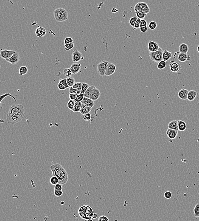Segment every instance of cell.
I'll use <instances>...</instances> for the list:
<instances>
[{
    "label": "cell",
    "mask_w": 199,
    "mask_h": 221,
    "mask_svg": "<svg viewBox=\"0 0 199 221\" xmlns=\"http://www.w3.org/2000/svg\"><path fill=\"white\" fill-rule=\"evenodd\" d=\"M50 168L52 172L53 176L58 178L59 184L63 185L67 182L68 180V173L61 164H54L51 166Z\"/></svg>",
    "instance_id": "cell-1"
},
{
    "label": "cell",
    "mask_w": 199,
    "mask_h": 221,
    "mask_svg": "<svg viewBox=\"0 0 199 221\" xmlns=\"http://www.w3.org/2000/svg\"><path fill=\"white\" fill-rule=\"evenodd\" d=\"M78 213L81 218L85 220L90 219L94 214L92 208L88 206H82L80 207Z\"/></svg>",
    "instance_id": "cell-2"
},
{
    "label": "cell",
    "mask_w": 199,
    "mask_h": 221,
    "mask_svg": "<svg viewBox=\"0 0 199 221\" xmlns=\"http://www.w3.org/2000/svg\"><path fill=\"white\" fill-rule=\"evenodd\" d=\"M54 18L57 22H64L68 19V10L62 8H58L54 11Z\"/></svg>",
    "instance_id": "cell-3"
},
{
    "label": "cell",
    "mask_w": 199,
    "mask_h": 221,
    "mask_svg": "<svg viewBox=\"0 0 199 221\" xmlns=\"http://www.w3.org/2000/svg\"><path fill=\"white\" fill-rule=\"evenodd\" d=\"M8 114L11 115L21 114L25 116L24 106L21 104L12 105L9 108Z\"/></svg>",
    "instance_id": "cell-4"
},
{
    "label": "cell",
    "mask_w": 199,
    "mask_h": 221,
    "mask_svg": "<svg viewBox=\"0 0 199 221\" xmlns=\"http://www.w3.org/2000/svg\"><path fill=\"white\" fill-rule=\"evenodd\" d=\"M164 50L160 47L159 50L156 52H153L149 53V56L150 60L155 62H159L163 60V53Z\"/></svg>",
    "instance_id": "cell-5"
},
{
    "label": "cell",
    "mask_w": 199,
    "mask_h": 221,
    "mask_svg": "<svg viewBox=\"0 0 199 221\" xmlns=\"http://www.w3.org/2000/svg\"><path fill=\"white\" fill-rule=\"evenodd\" d=\"M134 11L135 12H142L147 14L150 12V10L147 3L140 2L136 4L134 7Z\"/></svg>",
    "instance_id": "cell-6"
},
{
    "label": "cell",
    "mask_w": 199,
    "mask_h": 221,
    "mask_svg": "<svg viewBox=\"0 0 199 221\" xmlns=\"http://www.w3.org/2000/svg\"><path fill=\"white\" fill-rule=\"evenodd\" d=\"M24 116V115H11L7 114L6 120L8 123L11 124H14L21 121Z\"/></svg>",
    "instance_id": "cell-7"
},
{
    "label": "cell",
    "mask_w": 199,
    "mask_h": 221,
    "mask_svg": "<svg viewBox=\"0 0 199 221\" xmlns=\"http://www.w3.org/2000/svg\"><path fill=\"white\" fill-rule=\"evenodd\" d=\"M108 62L107 61H103L99 62L97 65L98 73L101 76H105L106 67Z\"/></svg>",
    "instance_id": "cell-8"
},
{
    "label": "cell",
    "mask_w": 199,
    "mask_h": 221,
    "mask_svg": "<svg viewBox=\"0 0 199 221\" xmlns=\"http://www.w3.org/2000/svg\"><path fill=\"white\" fill-rule=\"evenodd\" d=\"M116 67L115 64L111 62H108L106 67L105 75L107 76H110V75H113L116 72Z\"/></svg>",
    "instance_id": "cell-9"
},
{
    "label": "cell",
    "mask_w": 199,
    "mask_h": 221,
    "mask_svg": "<svg viewBox=\"0 0 199 221\" xmlns=\"http://www.w3.org/2000/svg\"><path fill=\"white\" fill-rule=\"evenodd\" d=\"M15 51L10 50H2L0 52V56L1 58L7 60L10 58L13 54L15 52Z\"/></svg>",
    "instance_id": "cell-10"
},
{
    "label": "cell",
    "mask_w": 199,
    "mask_h": 221,
    "mask_svg": "<svg viewBox=\"0 0 199 221\" xmlns=\"http://www.w3.org/2000/svg\"><path fill=\"white\" fill-rule=\"evenodd\" d=\"M84 57L82 53L79 50H73L72 54V60L74 63L79 62L81 60L83 59Z\"/></svg>",
    "instance_id": "cell-11"
},
{
    "label": "cell",
    "mask_w": 199,
    "mask_h": 221,
    "mask_svg": "<svg viewBox=\"0 0 199 221\" xmlns=\"http://www.w3.org/2000/svg\"><path fill=\"white\" fill-rule=\"evenodd\" d=\"M20 59V54L16 52L10 58L6 60V61L12 65H15L19 62Z\"/></svg>",
    "instance_id": "cell-12"
},
{
    "label": "cell",
    "mask_w": 199,
    "mask_h": 221,
    "mask_svg": "<svg viewBox=\"0 0 199 221\" xmlns=\"http://www.w3.org/2000/svg\"><path fill=\"white\" fill-rule=\"evenodd\" d=\"M170 68L171 71L173 72H178L181 69L180 64L178 62L171 61L170 65Z\"/></svg>",
    "instance_id": "cell-13"
},
{
    "label": "cell",
    "mask_w": 199,
    "mask_h": 221,
    "mask_svg": "<svg viewBox=\"0 0 199 221\" xmlns=\"http://www.w3.org/2000/svg\"><path fill=\"white\" fill-rule=\"evenodd\" d=\"M159 48L158 44L154 41L150 40L149 42L148 48L150 52H156L159 50Z\"/></svg>",
    "instance_id": "cell-14"
},
{
    "label": "cell",
    "mask_w": 199,
    "mask_h": 221,
    "mask_svg": "<svg viewBox=\"0 0 199 221\" xmlns=\"http://www.w3.org/2000/svg\"><path fill=\"white\" fill-rule=\"evenodd\" d=\"M100 91L97 88L95 87L90 95V99L93 101L97 100L100 96Z\"/></svg>",
    "instance_id": "cell-15"
},
{
    "label": "cell",
    "mask_w": 199,
    "mask_h": 221,
    "mask_svg": "<svg viewBox=\"0 0 199 221\" xmlns=\"http://www.w3.org/2000/svg\"><path fill=\"white\" fill-rule=\"evenodd\" d=\"M188 90L185 88H182L180 90L178 93V96L183 100H186L188 99V95L189 93Z\"/></svg>",
    "instance_id": "cell-16"
},
{
    "label": "cell",
    "mask_w": 199,
    "mask_h": 221,
    "mask_svg": "<svg viewBox=\"0 0 199 221\" xmlns=\"http://www.w3.org/2000/svg\"><path fill=\"white\" fill-rule=\"evenodd\" d=\"M178 133V130H175L168 128L167 131V135L170 139L173 140L177 138Z\"/></svg>",
    "instance_id": "cell-17"
},
{
    "label": "cell",
    "mask_w": 199,
    "mask_h": 221,
    "mask_svg": "<svg viewBox=\"0 0 199 221\" xmlns=\"http://www.w3.org/2000/svg\"><path fill=\"white\" fill-rule=\"evenodd\" d=\"M46 33V31L45 28L42 27L38 26L35 30V34L38 38H42L45 36Z\"/></svg>",
    "instance_id": "cell-18"
},
{
    "label": "cell",
    "mask_w": 199,
    "mask_h": 221,
    "mask_svg": "<svg viewBox=\"0 0 199 221\" xmlns=\"http://www.w3.org/2000/svg\"><path fill=\"white\" fill-rule=\"evenodd\" d=\"M178 60L181 62H184L186 61L190 60L191 58L190 56L188 55L187 54L180 53L178 54Z\"/></svg>",
    "instance_id": "cell-19"
},
{
    "label": "cell",
    "mask_w": 199,
    "mask_h": 221,
    "mask_svg": "<svg viewBox=\"0 0 199 221\" xmlns=\"http://www.w3.org/2000/svg\"><path fill=\"white\" fill-rule=\"evenodd\" d=\"M81 65L80 64L73 63L72 64L70 67V70L72 71V73L73 74H77L81 70Z\"/></svg>",
    "instance_id": "cell-20"
},
{
    "label": "cell",
    "mask_w": 199,
    "mask_h": 221,
    "mask_svg": "<svg viewBox=\"0 0 199 221\" xmlns=\"http://www.w3.org/2000/svg\"><path fill=\"white\" fill-rule=\"evenodd\" d=\"M81 102L82 104H83L84 105H86V106H89L91 108H93L94 106V101L93 100L90 98H85V97H84Z\"/></svg>",
    "instance_id": "cell-21"
},
{
    "label": "cell",
    "mask_w": 199,
    "mask_h": 221,
    "mask_svg": "<svg viewBox=\"0 0 199 221\" xmlns=\"http://www.w3.org/2000/svg\"><path fill=\"white\" fill-rule=\"evenodd\" d=\"M91 110L92 108L86 105H84L83 104H82V107L80 113L82 115L85 114H87L91 112Z\"/></svg>",
    "instance_id": "cell-22"
},
{
    "label": "cell",
    "mask_w": 199,
    "mask_h": 221,
    "mask_svg": "<svg viewBox=\"0 0 199 221\" xmlns=\"http://www.w3.org/2000/svg\"><path fill=\"white\" fill-rule=\"evenodd\" d=\"M168 128L169 129L178 130V121L177 120L172 121L169 123L168 125Z\"/></svg>",
    "instance_id": "cell-23"
},
{
    "label": "cell",
    "mask_w": 199,
    "mask_h": 221,
    "mask_svg": "<svg viewBox=\"0 0 199 221\" xmlns=\"http://www.w3.org/2000/svg\"><path fill=\"white\" fill-rule=\"evenodd\" d=\"M172 52H169L167 50H165L163 52V59L164 61H168L169 60H170L172 57Z\"/></svg>",
    "instance_id": "cell-24"
},
{
    "label": "cell",
    "mask_w": 199,
    "mask_h": 221,
    "mask_svg": "<svg viewBox=\"0 0 199 221\" xmlns=\"http://www.w3.org/2000/svg\"><path fill=\"white\" fill-rule=\"evenodd\" d=\"M189 48L188 46L186 44H182L179 47V50L180 53H181L187 54L189 51Z\"/></svg>",
    "instance_id": "cell-25"
},
{
    "label": "cell",
    "mask_w": 199,
    "mask_h": 221,
    "mask_svg": "<svg viewBox=\"0 0 199 221\" xmlns=\"http://www.w3.org/2000/svg\"><path fill=\"white\" fill-rule=\"evenodd\" d=\"M178 121V130L180 132H184L187 129V125L186 123L183 120Z\"/></svg>",
    "instance_id": "cell-26"
},
{
    "label": "cell",
    "mask_w": 199,
    "mask_h": 221,
    "mask_svg": "<svg viewBox=\"0 0 199 221\" xmlns=\"http://www.w3.org/2000/svg\"><path fill=\"white\" fill-rule=\"evenodd\" d=\"M197 95V93L196 91L191 90L189 92L188 95V100L189 101H192L195 99Z\"/></svg>",
    "instance_id": "cell-27"
},
{
    "label": "cell",
    "mask_w": 199,
    "mask_h": 221,
    "mask_svg": "<svg viewBox=\"0 0 199 221\" xmlns=\"http://www.w3.org/2000/svg\"><path fill=\"white\" fill-rule=\"evenodd\" d=\"M95 86H90L87 91L84 93V96L85 98H90V95L92 94V91L93 90V88Z\"/></svg>",
    "instance_id": "cell-28"
},
{
    "label": "cell",
    "mask_w": 199,
    "mask_h": 221,
    "mask_svg": "<svg viewBox=\"0 0 199 221\" xmlns=\"http://www.w3.org/2000/svg\"><path fill=\"white\" fill-rule=\"evenodd\" d=\"M81 102H75V106L73 112H80L82 107Z\"/></svg>",
    "instance_id": "cell-29"
},
{
    "label": "cell",
    "mask_w": 199,
    "mask_h": 221,
    "mask_svg": "<svg viewBox=\"0 0 199 221\" xmlns=\"http://www.w3.org/2000/svg\"><path fill=\"white\" fill-rule=\"evenodd\" d=\"M67 82L69 87H73L74 84L76 83L74 78L73 76H69L66 78Z\"/></svg>",
    "instance_id": "cell-30"
},
{
    "label": "cell",
    "mask_w": 199,
    "mask_h": 221,
    "mask_svg": "<svg viewBox=\"0 0 199 221\" xmlns=\"http://www.w3.org/2000/svg\"><path fill=\"white\" fill-rule=\"evenodd\" d=\"M28 68L25 66H22L20 67L19 70V74L20 76L25 75L28 72Z\"/></svg>",
    "instance_id": "cell-31"
},
{
    "label": "cell",
    "mask_w": 199,
    "mask_h": 221,
    "mask_svg": "<svg viewBox=\"0 0 199 221\" xmlns=\"http://www.w3.org/2000/svg\"><path fill=\"white\" fill-rule=\"evenodd\" d=\"M167 61H164V60H163L161 62H158V64L157 65V68L158 70H164V68H165L167 66Z\"/></svg>",
    "instance_id": "cell-32"
},
{
    "label": "cell",
    "mask_w": 199,
    "mask_h": 221,
    "mask_svg": "<svg viewBox=\"0 0 199 221\" xmlns=\"http://www.w3.org/2000/svg\"><path fill=\"white\" fill-rule=\"evenodd\" d=\"M136 16L138 18L141 20L144 19L145 17L147 16V14L142 12H136Z\"/></svg>",
    "instance_id": "cell-33"
},
{
    "label": "cell",
    "mask_w": 199,
    "mask_h": 221,
    "mask_svg": "<svg viewBox=\"0 0 199 221\" xmlns=\"http://www.w3.org/2000/svg\"><path fill=\"white\" fill-rule=\"evenodd\" d=\"M50 182L52 185H56L59 183V179L55 176H53L50 179Z\"/></svg>",
    "instance_id": "cell-34"
},
{
    "label": "cell",
    "mask_w": 199,
    "mask_h": 221,
    "mask_svg": "<svg viewBox=\"0 0 199 221\" xmlns=\"http://www.w3.org/2000/svg\"><path fill=\"white\" fill-rule=\"evenodd\" d=\"M75 102L74 100H69L67 104V107L68 108L69 110H73V108L75 106Z\"/></svg>",
    "instance_id": "cell-35"
},
{
    "label": "cell",
    "mask_w": 199,
    "mask_h": 221,
    "mask_svg": "<svg viewBox=\"0 0 199 221\" xmlns=\"http://www.w3.org/2000/svg\"><path fill=\"white\" fill-rule=\"evenodd\" d=\"M8 96H10V97L12 98L14 100L15 102H16V99L15 98L14 96H13V95H11V94H10V93H6L5 94H4L1 95L0 96V104H1V103L2 100H3V99H4V98H6V97Z\"/></svg>",
    "instance_id": "cell-36"
},
{
    "label": "cell",
    "mask_w": 199,
    "mask_h": 221,
    "mask_svg": "<svg viewBox=\"0 0 199 221\" xmlns=\"http://www.w3.org/2000/svg\"><path fill=\"white\" fill-rule=\"evenodd\" d=\"M82 88L81 90V94L85 93V92L87 91V90L88 89V88H89L90 86L89 84H88L87 83L82 82Z\"/></svg>",
    "instance_id": "cell-37"
},
{
    "label": "cell",
    "mask_w": 199,
    "mask_h": 221,
    "mask_svg": "<svg viewBox=\"0 0 199 221\" xmlns=\"http://www.w3.org/2000/svg\"><path fill=\"white\" fill-rule=\"evenodd\" d=\"M149 28L151 30H154L156 28L157 26V23L155 21H150L148 24Z\"/></svg>",
    "instance_id": "cell-38"
},
{
    "label": "cell",
    "mask_w": 199,
    "mask_h": 221,
    "mask_svg": "<svg viewBox=\"0 0 199 221\" xmlns=\"http://www.w3.org/2000/svg\"><path fill=\"white\" fill-rule=\"evenodd\" d=\"M195 214V217H199V204L198 203L195 206V208L193 210Z\"/></svg>",
    "instance_id": "cell-39"
},
{
    "label": "cell",
    "mask_w": 199,
    "mask_h": 221,
    "mask_svg": "<svg viewBox=\"0 0 199 221\" xmlns=\"http://www.w3.org/2000/svg\"><path fill=\"white\" fill-rule=\"evenodd\" d=\"M64 75L67 77H69L71 76V75H72V71H71L70 68H66L63 70Z\"/></svg>",
    "instance_id": "cell-40"
},
{
    "label": "cell",
    "mask_w": 199,
    "mask_h": 221,
    "mask_svg": "<svg viewBox=\"0 0 199 221\" xmlns=\"http://www.w3.org/2000/svg\"><path fill=\"white\" fill-rule=\"evenodd\" d=\"M81 91V90H78L77 89L73 88L72 87H70L69 89V93L70 94H80Z\"/></svg>",
    "instance_id": "cell-41"
},
{
    "label": "cell",
    "mask_w": 199,
    "mask_h": 221,
    "mask_svg": "<svg viewBox=\"0 0 199 221\" xmlns=\"http://www.w3.org/2000/svg\"><path fill=\"white\" fill-rule=\"evenodd\" d=\"M138 18L137 17H132L130 18V19L129 20V23L133 28H134L135 24H136Z\"/></svg>",
    "instance_id": "cell-42"
},
{
    "label": "cell",
    "mask_w": 199,
    "mask_h": 221,
    "mask_svg": "<svg viewBox=\"0 0 199 221\" xmlns=\"http://www.w3.org/2000/svg\"><path fill=\"white\" fill-rule=\"evenodd\" d=\"M82 82H76L74 84V85H73L72 87L73 88H75V89H77V90H81V91L82 88Z\"/></svg>",
    "instance_id": "cell-43"
},
{
    "label": "cell",
    "mask_w": 199,
    "mask_h": 221,
    "mask_svg": "<svg viewBox=\"0 0 199 221\" xmlns=\"http://www.w3.org/2000/svg\"><path fill=\"white\" fill-rule=\"evenodd\" d=\"M84 97H85L84 94H80L78 95L77 97L74 101H75V102H82Z\"/></svg>",
    "instance_id": "cell-44"
},
{
    "label": "cell",
    "mask_w": 199,
    "mask_h": 221,
    "mask_svg": "<svg viewBox=\"0 0 199 221\" xmlns=\"http://www.w3.org/2000/svg\"><path fill=\"white\" fill-rule=\"evenodd\" d=\"M73 42V40L71 38L69 37H66L64 41V45L70 44Z\"/></svg>",
    "instance_id": "cell-45"
},
{
    "label": "cell",
    "mask_w": 199,
    "mask_h": 221,
    "mask_svg": "<svg viewBox=\"0 0 199 221\" xmlns=\"http://www.w3.org/2000/svg\"><path fill=\"white\" fill-rule=\"evenodd\" d=\"M65 46V49L66 51H69L70 50H71L74 47V44L73 42L70 44H66L64 45Z\"/></svg>",
    "instance_id": "cell-46"
},
{
    "label": "cell",
    "mask_w": 199,
    "mask_h": 221,
    "mask_svg": "<svg viewBox=\"0 0 199 221\" xmlns=\"http://www.w3.org/2000/svg\"><path fill=\"white\" fill-rule=\"evenodd\" d=\"M54 195L57 197H60L63 194V192L61 190H54Z\"/></svg>",
    "instance_id": "cell-47"
},
{
    "label": "cell",
    "mask_w": 199,
    "mask_h": 221,
    "mask_svg": "<svg viewBox=\"0 0 199 221\" xmlns=\"http://www.w3.org/2000/svg\"><path fill=\"white\" fill-rule=\"evenodd\" d=\"M59 82L62 84V85H64L66 88H69V86L67 82L66 79H65V78L64 79H60L59 80Z\"/></svg>",
    "instance_id": "cell-48"
},
{
    "label": "cell",
    "mask_w": 199,
    "mask_h": 221,
    "mask_svg": "<svg viewBox=\"0 0 199 221\" xmlns=\"http://www.w3.org/2000/svg\"><path fill=\"white\" fill-rule=\"evenodd\" d=\"M91 115L90 114V113L87 114H85L83 115V118L84 120L85 121H89L91 119Z\"/></svg>",
    "instance_id": "cell-49"
},
{
    "label": "cell",
    "mask_w": 199,
    "mask_h": 221,
    "mask_svg": "<svg viewBox=\"0 0 199 221\" xmlns=\"http://www.w3.org/2000/svg\"><path fill=\"white\" fill-rule=\"evenodd\" d=\"M141 19H140L138 18L137 19V21L136 22V24H135V26H134V30H136V29H138V28H140V21H141Z\"/></svg>",
    "instance_id": "cell-50"
},
{
    "label": "cell",
    "mask_w": 199,
    "mask_h": 221,
    "mask_svg": "<svg viewBox=\"0 0 199 221\" xmlns=\"http://www.w3.org/2000/svg\"><path fill=\"white\" fill-rule=\"evenodd\" d=\"M164 196L167 199H170L172 196V194L170 191H167L164 193Z\"/></svg>",
    "instance_id": "cell-51"
},
{
    "label": "cell",
    "mask_w": 199,
    "mask_h": 221,
    "mask_svg": "<svg viewBox=\"0 0 199 221\" xmlns=\"http://www.w3.org/2000/svg\"><path fill=\"white\" fill-rule=\"evenodd\" d=\"M98 221H109V218L105 216H101L99 217Z\"/></svg>",
    "instance_id": "cell-52"
},
{
    "label": "cell",
    "mask_w": 199,
    "mask_h": 221,
    "mask_svg": "<svg viewBox=\"0 0 199 221\" xmlns=\"http://www.w3.org/2000/svg\"><path fill=\"white\" fill-rule=\"evenodd\" d=\"M78 95H79V94H69V98H70L71 100H74L76 99V98L77 97Z\"/></svg>",
    "instance_id": "cell-53"
},
{
    "label": "cell",
    "mask_w": 199,
    "mask_h": 221,
    "mask_svg": "<svg viewBox=\"0 0 199 221\" xmlns=\"http://www.w3.org/2000/svg\"><path fill=\"white\" fill-rule=\"evenodd\" d=\"M57 87H58V89L60 90H61V91H63V90H65L66 89V88L64 85H62V84L60 83V82H59V84H58Z\"/></svg>",
    "instance_id": "cell-54"
},
{
    "label": "cell",
    "mask_w": 199,
    "mask_h": 221,
    "mask_svg": "<svg viewBox=\"0 0 199 221\" xmlns=\"http://www.w3.org/2000/svg\"><path fill=\"white\" fill-rule=\"evenodd\" d=\"M62 185L58 183L57 184H56L54 186V190H62Z\"/></svg>",
    "instance_id": "cell-55"
},
{
    "label": "cell",
    "mask_w": 199,
    "mask_h": 221,
    "mask_svg": "<svg viewBox=\"0 0 199 221\" xmlns=\"http://www.w3.org/2000/svg\"><path fill=\"white\" fill-rule=\"evenodd\" d=\"M147 23L145 20H144V19L141 20L140 21V27L147 26Z\"/></svg>",
    "instance_id": "cell-56"
},
{
    "label": "cell",
    "mask_w": 199,
    "mask_h": 221,
    "mask_svg": "<svg viewBox=\"0 0 199 221\" xmlns=\"http://www.w3.org/2000/svg\"><path fill=\"white\" fill-rule=\"evenodd\" d=\"M140 31L141 32L145 33L147 32L148 31V28L147 27V26H142L140 28Z\"/></svg>",
    "instance_id": "cell-57"
},
{
    "label": "cell",
    "mask_w": 199,
    "mask_h": 221,
    "mask_svg": "<svg viewBox=\"0 0 199 221\" xmlns=\"http://www.w3.org/2000/svg\"><path fill=\"white\" fill-rule=\"evenodd\" d=\"M97 214L96 213H94L93 215V216H92V218H93V219H95V218H96L97 217Z\"/></svg>",
    "instance_id": "cell-58"
},
{
    "label": "cell",
    "mask_w": 199,
    "mask_h": 221,
    "mask_svg": "<svg viewBox=\"0 0 199 221\" xmlns=\"http://www.w3.org/2000/svg\"><path fill=\"white\" fill-rule=\"evenodd\" d=\"M197 50H198V52L199 53V45L198 46Z\"/></svg>",
    "instance_id": "cell-59"
},
{
    "label": "cell",
    "mask_w": 199,
    "mask_h": 221,
    "mask_svg": "<svg viewBox=\"0 0 199 221\" xmlns=\"http://www.w3.org/2000/svg\"><path fill=\"white\" fill-rule=\"evenodd\" d=\"M88 221H93V220H92V219L90 218V219H89V220H88Z\"/></svg>",
    "instance_id": "cell-60"
},
{
    "label": "cell",
    "mask_w": 199,
    "mask_h": 221,
    "mask_svg": "<svg viewBox=\"0 0 199 221\" xmlns=\"http://www.w3.org/2000/svg\"><path fill=\"white\" fill-rule=\"evenodd\" d=\"M64 202H61V204H62V205L64 204Z\"/></svg>",
    "instance_id": "cell-61"
},
{
    "label": "cell",
    "mask_w": 199,
    "mask_h": 221,
    "mask_svg": "<svg viewBox=\"0 0 199 221\" xmlns=\"http://www.w3.org/2000/svg\"></svg>",
    "instance_id": "cell-62"
}]
</instances>
